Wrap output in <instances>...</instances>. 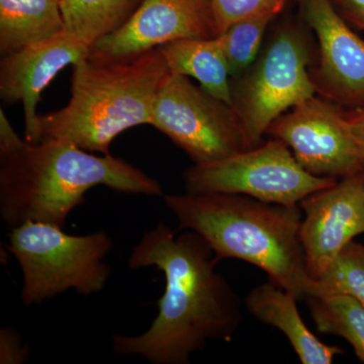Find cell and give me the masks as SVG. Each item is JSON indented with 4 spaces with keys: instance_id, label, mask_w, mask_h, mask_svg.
<instances>
[{
    "instance_id": "9",
    "label": "cell",
    "mask_w": 364,
    "mask_h": 364,
    "mask_svg": "<svg viewBox=\"0 0 364 364\" xmlns=\"http://www.w3.org/2000/svg\"><path fill=\"white\" fill-rule=\"evenodd\" d=\"M344 112L315 95L277 117L267 135L286 144L313 176L336 179L354 176L364 171V162Z\"/></svg>"
},
{
    "instance_id": "12",
    "label": "cell",
    "mask_w": 364,
    "mask_h": 364,
    "mask_svg": "<svg viewBox=\"0 0 364 364\" xmlns=\"http://www.w3.org/2000/svg\"><path fill=\"white\" fill-rule=\"evenodd\" d=\"M215 37L207 0H142L119 30L91 45L87 58H129L172 41Z\"/></svg>"
},
{
    "instance_id": "10",
    "label": "cell",
    "mask_w": 364,
    "mask_h": 364,
    "mask_svg": "<svg viewBox=\"0 0 364 364\" xmlns=\"http://www.w3.org/2000/svg\"><path fill=\"white\" fill-rule=\"evenodd\" d=\"M294 1L301 21L318 41V65L310 68L317 95L341 107L364 105V40L340 16L331 0Z\"/></svg>"
},
{
    "instance_id": "8",
    "label": "cell",
    "mask_w": 364,
    "mask_h": 364,
    "mask_svg": "<svg viewBox=\"0 0 364 364\" xmlns=\"http://www.w3.org/2000/svg\"><path fill=\"white\" fill-rule=\"evenodd\" d=\"M150 124L195 164L219 161L249 149L233 105L193 85L188 76L170 73L165 79L155 98Z\"/></svg>"
},
{
    "instance_id": "2",
    "label": "cell",
    "mask_w": 364,
    "mask_h": 364,
    "mask_svg": "<svg viewBox=\"0 0 364 364\" xmlns=\"http://www.w3.org/2000/svg\"><path fill=\"white\" fill-rule=\"evenodd\" d=\"M98 186L162 196L159 181L121 158L59 141L21 140L0 109V217L7 227L37 222L64 228L85 193Z\"/></svg>"
},
{
    "instance_id": "5",
    "label": "cell",
    "mask_w": 364,
    "mask_h": 364,
    "mask_svg": "<svg viewBox=\"0 0 364 364\" xmlns=\"http://www.w3.org/2000/svg\"><path fill=\"white\" fill-rule=\"evenodd\" d=\"M112 246L105 231L75 236L37 222L11 229L7 249L23 272V306L41 305L69 289L85 296L100 293L111 277L105 257Z\"/></svg>"
},
{
    "instance_id": "18",
    "label": "cell",
    "mask_w": 364,
    "mask_h": 364,
    "mask_svg": "<svg viewBox=\"0 0 364 364\" xmlns=\"http://www.w3.org/2000/svg\"><path fill=\"white\" fill-rule=\"evenodd\" d=\"M287 2H277L235 21L218 36L229 65L232 78L238 77L257 58L264 33L275 18L286 9Z\"/></svg>"
},
{
    "instance_id": "14",
    "label": "cell",
    "mask_w": 364,
    "mask_h": 364,
    "mask_svg": "<svg viewBox=\"0 0 364 364\" xmlns=\"http://www.w3.org/2000/svg\"><path fill=\"white\" fill-rule=\"evenodd\" d=\"M296 299L269 280L251 289L245 306L254 318L282 332L301 363L331 364L343 350L325 344L314 335L299 315Z\"/></svg>"
},
{
    "instance_id": "13",
    "label": "cell",
    "mask_w": 364,
    "mask_h": 364,
    "mask_svg": "<svg viewBox=\"0 0 364 364\" xmlns=\"http://www.w3.org/2000/svg\"><path fill=\"white\" fill-rule=\"evenodd\" d=\"M90 50L85 40L63 31L2 57L0 97L7 104H23L28 142L35 143L37 138L41 93L65 67L87 58Z\"/></svg>"
},
{
    "instance_id": "11",
    "label": "cell",
    "mask_w": 364,
    "mask_h": 364,
    "mask_svg": "<svg viewBox=\"0 0 364 364\" xmlns=\"http://www.w3.org/2000/svg\"><path fill=\"white\" fill-rule=\"evenodd\" d=\"M299 207L306 272L320 279L347 244L364 234V171L306 196Z\"/></svg>"
},
{
    "instance_id": "20",
    "label": "cell",
    "mask_w": 364,
    "mask_h": 364,
    "mask_svg": "<svg viewBox=\"0 0 364 364\" xmlns=\"http://www.w3.org/2000/svg\"><path fill=\"white\" fill-rule=\"evenodd\" d=\"M344 294L364 306V245L355 241L345 246L331 267L313 279L308 298ZM306 298V299H308Z\"/></svg>"
},
{
    "instance_id": "1",
    "label": "cell",
    "mask_w": 364,
    "mask_h": 364,
    "mask_svg": "<svg viewBox=\"0 0 364 364\" xmlns=\"http://www.w3.org/2000/svg\"><path fill=\"white\" fill-rule=\"evenodd\" d=\"M219 260L198 233L176 232L163 223L146 232L129 257L131 269L164 273L158 314L145 332L114 335L117 355L142 356L153 364H188L208 342H231L243 314L238 294L217 272Z\"/></svg>"
},
{
    "instance_id": "24",
    "label": "cell",
    "mask_w": 364,
    "mask_h": 364,
    "mask_svg": "<svg viewBox=\"0 0 364 364\" xmlns=\"http://www.w3.org/2000/svg\"><path fill=\"white\" fill-rule=\"evenodd\" d=\"M344 114L364 162V105L345 111Z\"/></svg>"
},
{
    "instance_id": "21",
    "label": "cell",
    "mask_w": 364,
    "mask_h": 364,
    "mask_svg": "<svg viewBox=\"0 0 364 364\" xmlns=\"http://www.w3.org/2000/svg\"><path fill=\"white\" fill-rule=\"evenodd\" d=\"M214 18L217 35H221L235 21L261 9L289 0H207Z\"/></svg>"
},
{
    "instance_id": "16",
    "label": "cell",
    "mask_w": 364,
    "mask_h": 364,
    "mask_svg": "<svg viewBox=\"0 0 364 364\" xmlns=\"http://www.w3.org/2000/svg\"><path fill=\"white\" fill-rule=\"evenodd\" d=\"M60 0H0V53L11 54L63 32Z\"/></svg>"
},
{
    "instance_id": "23",
    "label": "cell",
    "mask_w": 364,
    "mask_h": 364,
    "mask_svg": "<svg viewBox=\"0 0 364 364\" xmlns=\"http://www.w3.org/2000/svg\"><path fill=\"white\" fill-rule=\"evenodd\" d=\"M331 2L349 25L364 32V0H331Z\"/></svg>"
},
{
    "instance_id": "17",
    "label": "cell",
    "mask_w": 364,
    "mask_h": 364,
    "mask_svg": "<svg viewBox=\"0 0 364 364\" xmlns=\"http://www.w3.org/2000/svg\"><path fill=\"white\" fill-rule=\"evenodd\" d=\"M142 0H60L64 31L91 45L119 30Z\"/></svg>"
},
{
    "instance_id": "19",
    "label": "cell",
    "mask_w": 364,
    "mask_h": 364,
    "mask_svg": "<svg viewBox=\"0 0 364 364\" xmlns=\"http://www.w3.org/2000/svg\"><path fill=\"white\" fill-rule=\"evenodd\" d=\"M318 333L341 337L364 363V306L344 294L308 298Z\"/></svg>"
},
{
    "instance_id": "15",
    "label": "cell",
    "mask_w": 364,
    "mask_h": 364,
    "mask_svg": "<svg viewBox=\"0 0 364 364\" xmlns=\"http://www.w3.org/2000/svg\"><path fill=\"white\" fill-rule=\"evenodd\" d=\"M158 49L170 73L195 78L208 93L233 105L231 75L219 38L172 41Z\"/></svg>"
},
{
    "instance_id": "6",
    "label": "cell",
    "mask_w": 364,
    "mask_h": 364,
    "mask_svg": "<svg viewBox=\"0 0 364 364\" xmlns=\"http://www.w3.org/2000/svg\"><path fill=\"white\" fill-rule=\"evenodd\" d=\"M303 21L277 26L247 70L231 80L232 100L245 131L249 149L257 147L282 114L315 97L311 48Z\"/></svg>"
},
{
    "instance_id": "7",
    "label": "cell",
    "mask_w": 364,
    "mask_h": 364,
    "mask_svg": "<svg viewBox=\"0 0 364 364\" xmlns=\"http://www.w3.org/2000/svg\"><path fill=\"white\" fill-rule=\"evenodd\" d=\"M183 181L188 193H237L262 202L299 205L337 179L313 176L286 144L273 138L219 161L193 164L184 171Z\"/></svg>"
},
{
    "instance_id": "22",
    "label": "cell",
    "mask_w": 364,
    "mask_h": 364,
    "mask_svg": "<svg viewBox=\"0 0 364 364\" xmlns=\"http://www.w3.org/2000/svg\"><path fill=\"white\" fill-rule=\"evenodd\" d=\"M28 356V346L21 343L18 331L13 328H2L0 330V363H23Z\"/></svg>"
},
{
    "instance_id": "4",
    "label": "cell",
    "mask_w": 364,
    "mask_h": 364,
    "mask_svg": "<svg viewBox=\"0 0 364 364\" xmlns=\"http://www.w3.org/2000/svg\"><path fill=\"white\" fill-rule=\"evenodd\" d=\"M73 67L68 105L39 114L35 143L59 141L104 155L111 154L119 134L150 124L155 98L170 74L158 48L129 58H86Z\"/></svg>"
},
{
    "instance_id": "3",
    "label": "cell",
    "mask_w": 364,
    "mask_h": 364,
    "mask_svg": "<svg viewBox=\"0 0 364 364\" xmlns=\"http://www.w3.org/2000/svg\"><path fill=\"white\" fill-rule=\"evenodd\" d=\"M181 230L202 236L220 261L233 258L267 272L277 286L308 298L313 279L301 246V208L237 193L164 196Z\"/></svg>"
}]
</instances>
